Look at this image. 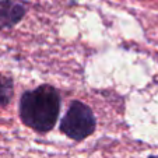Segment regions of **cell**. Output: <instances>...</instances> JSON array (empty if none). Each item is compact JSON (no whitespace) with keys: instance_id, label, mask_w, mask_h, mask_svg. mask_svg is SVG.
<instances>
[{"instance_id":"obj_5","label":"cell","mask_w":158,"mask_h":158,"mask_svg":"<svg viewBox=\"0 0 158 158\" xmlns=\"http://www.w3.org/2000/svg\"><path fill=\"white\" fill-rule=\"evenodd\" d=\"M150 158H158V155H151Z\"/></svg>"},{"instance_id":"obj_4","label":"cell","mask_w":158,"mask_h":158,"mask_svg":"<svg viewBox=\"0 0 158 158\" xmlns=\"http://www.w3.org/2000/svg\"><path fill=\"white\" fill-rule=\"evenodd\" d=\"M13 97V80L10 77H0V108L6 106Z\"/></svg>"},{"instance_id":"obj_3","label":"cell","mask_w":158,"mask_h":158,"mask_svg":"<svg viewBox=\"0 0 158 158\" xmlns=\"http://www.w3.org/2000/svg\"><path fill=\"white\" fill-rule=\"evenodd\" d=\"M24 6L15 0H0V27H11L24 15Z\"/></svg>"},{"instance_id":"obj_1","label":"cell","mask_w":158,"mask_h":158,"mask_svg":"<svg viewBox=\"0 0 158 158\" xmlns=\"http://www.w3.org/2000/svg\"><path fill=\"white\" fill-rule=\"evenodd\" d=\"M60 110V95L51 85L25 91L20 99V116L36 131H49L56 123Z\"/></svg>"},{"instance_id":"obj_2","label":"cell","mask_w":158,"mask_h":158,"mask_svg":"<svg viewBox=\"0 0 158 158\" xmlns=\"http://www.w3.org/2000/svg\"><path fill=\"white\" fill-rule=\"evenodd\" d=\"M95 125L97 122L93 110L83 102L74 101L62 119L60 130L73 140H84L94 133Z\"/></svg>"}]
</instances>
